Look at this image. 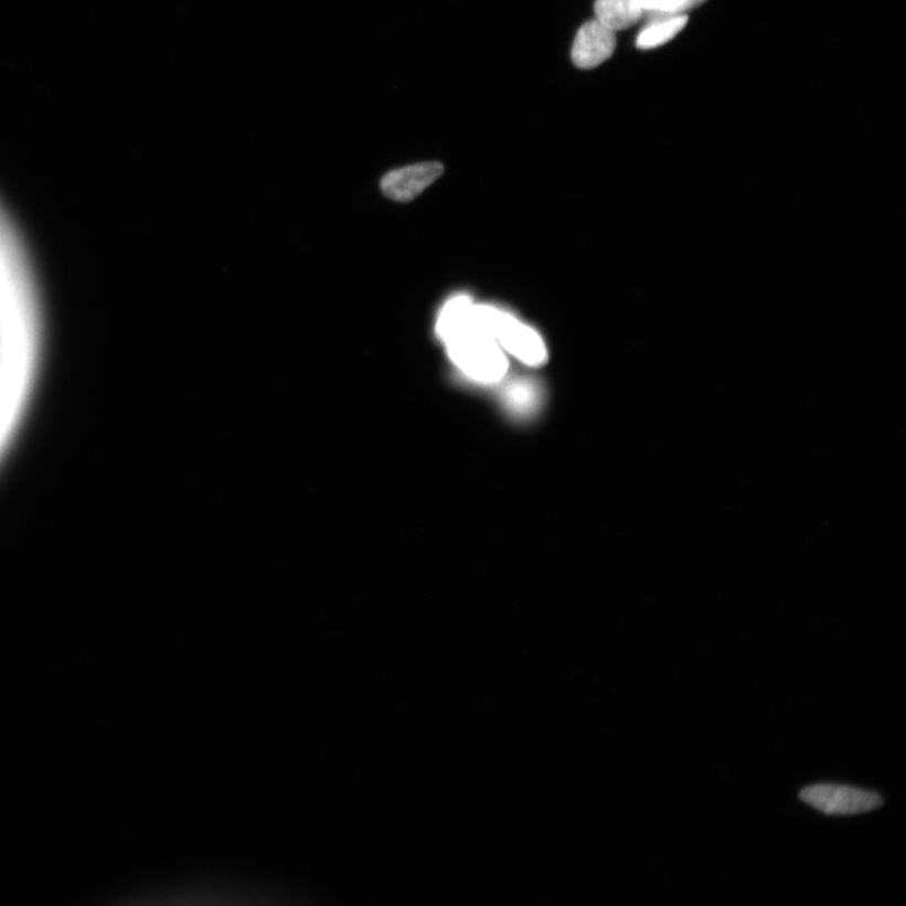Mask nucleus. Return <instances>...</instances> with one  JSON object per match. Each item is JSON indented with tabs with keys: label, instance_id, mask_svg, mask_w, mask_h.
I'll return each instance as SVG.
<instances>
[{
	"label": "nucleus",
	"instance_id": "nucleus-1",
	"mask_svg": "<svg viewBox=\"0 0 906 906\" xmlns=\"http://www.w3.org/2000/svg\"><path fill=\"white\" fill-rule=\"evenodd\" d=\"M436 333L455 365L472 381L491 384L504 379L507 358L497 340L475 319L473 302L469 296H456L445 305L437 320Z\"/></svg>",
	"mask_w": 906,
	"mask_h": 906
},
{
	"label": "nucleus",
	"instance_id": "nucleus-2",
	"mask_svg": "<svg viewBox=\"0 0 906 906\" xmlns=\"http://www.w3.org/2000/svg\"><path fill=\"white\" fill-rule=\"evenodd\" d=\"M473 316L480 327L497 340L500 348L505 349L519 361L532 366H540L548 361L543 339L515 317L483 305H473Z\"/></svg>",
	"mask_w": 906,
	"mask_h": 906
},
{
	"label": "nucleus",
	"instance_id": "nucleus-3",
	"mask_svg": "<svg viewBox=\"0 0 906 906\" xmlns=\"http://www.w3.org/2000/svg\"><path fill=\"white\" fill-rule=\"evenodd\" d=\"M801 801L828 816H854L881 809V796L863 789L836 785H818L802 789Z\"/></svg>",
	"mask_w": 906,
	"mask_h": 906
},
{
	"label": "nucleus",
	"instance_id": "nucleus-4",
	"mask_svg": "<svg viewBox=\"0 0 906 906\" xmlns=\"http://www.w3.org/2000/svg\"><path fill=\"white\" fill-rule=\"evenodd\" d=\"M444 172V166L436 161L394 169L383 177L381 190L390 200L411 202L434 184Z\"/></svg>",
	"mask_w": 906,
	"mask_h": 906
},
{
	"label": "nucleus",
	"instance_id": "nucleus-5",
	"mask_svg": "<svg viewBox=\"0 0 906 906\" xmlns=\"http://www.w3.org/2000/svg\"><path fill=\"white\" fill-rule=\"evenodd\" d=\"M616 33L597 20L582 26L572 49L573 64L583 70L603 65L614 55Z\"/></svg>",
	"mask_w": 906,
	"mask_h": 906
},
{
	"label": "nucleus",
	"instance_id": "nucleus-6",
	"mask_svg": "<svg viewBox=\"0 0 906 906\" xmlns=\"http://www.w3.org/2000/svg\"><path fill=\"white\" fill-rule=\"evenodd\" d=\"M595 11L596 20L615 33L630 29L644 14L636 0H597Z\"/></svg>",
	"mask_w": 906,
	"mask_h": 906
},
{
	"label": "nucleus",
	"instance_id": "nucleus-7",
	"mask_svg": "<svg viewBox=\"0 0 906 906\" xmlns=\"http://www.w3.org/2000/svg\"><path fill=\"white\" fill-rule=\"evenodd\" d=\"M686 24V14L652 17V21L644 26L639 38H637V47L652 50L663 46V44L674 40L685 29Z\"/></svg>",
	"mask_w": 906,
	"mask_h": 906
},
{
	"label": "nucleus",
	"instance_id": "nucleus-8",
	"mask_svg": "<svg viewBox=\"0 0 906 906\" xmlns=\"http://www.w3.org/2000/svg\"><path fill=\"white\" fill-rule=\"evenodd\" d=\"M504 403L511 414L522 417L533 415L540 405V391L533 382H513L505 391Z\"/></svg>",
	"mask_w": 906,
	"mask_h": 906
},
{
	"label": "nucleus",
	"instance_id": "nucleus-9",
	"mask_svg": "<svg viewBox=\"0 0 906 906\" xmlns=\"http://www.w3.org/2000/svg\"><path fill=\"white\" fill-rule=\"evenodd\" d=\"M706 0H661L658 11L652 17L658 15H680L702 6Z\"/></svg>",
	"mask_w": 906,
	"mask_h": 906
},
{
	"label": "nucleus",
	"instance_id": "nucleus-10",
	"mask_svg": "<svg viewBox=\"0 0 906 906\" xmlns=\"http://www.w3.org/2000/svg\"><path fill=\"white\" fill-rule=\"evenodd\" d=\"M636 3L642 9L644 13H654L661 3V0H636Z\"/></svg>",
	"mask_w": 906,
	"mask_h": 906
}]
</instances>
